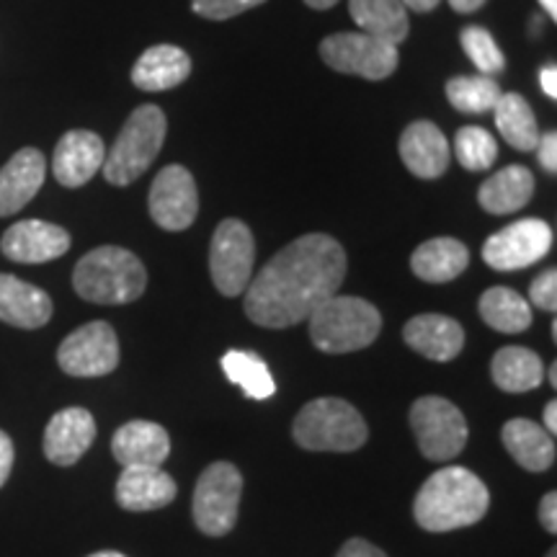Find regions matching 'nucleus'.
Returning <instances> with one entry per match:
<instances>
[{
	"mask_svg": "<svg viewBox=\"0 0 557 557\" xmlns=\"http://www.w3.org/2000/svg\"><path fill=\"white\" fill-rule=\"evenodd\" d=\"M346 278V250L331 235H302L282 248L246 289V315L261 329L308 320Z\"/></svg>",
	"mask_w": 557,
	"mask_h": 557,
	"instance_id": "nucleus-1",
	"label": "nucleus"
},
{
	"mask_svg": "<svg viewBox=\"0 0 557 557\" xmlns=\"http://www.w3.org/2000/svg\"><path fill=\"white\" fill-rule=\"evenodd\" d=\"M491 506L483 480L468 468H442L418 491L413 517L426 532L442 534L478 524Z\"/></svg>",
	"mask_w": 557,
	"mask_h": 557,
	"instance_id": "nucleus-2",
	"label": "nucleus"
},
{
	"mask_svg": "<svg viewBox=\"0 0 557 557\" xmlns=\"http://www.w3.org/2000/svg\"><path fill=\"white\" fill-rule=\"evenodd\" d=\"M73 287L96 305H127L145 295L148 271L127 248L101 246L83 256L73 271Z\"/></svg>",
	"mask_w": 557,
	"mask_h": 557,
	"instance_id": "nucleus-3",
	"label": "nucleus"
},
{
	"mask_svg": "<svg viewBox=\"0 0 557 557\" xmlns=\"http://www.w3.org/2000/svg\"><path fill=\"white\" fill-rule=\"evenodd\" d=\"M308 320L312 344L325 354L361 351L382 331L380 310L361 297L333 295Z\"/></svg>",
	"mask_w": 557,
	"mask_h": 557,
	"instance_id": "nucleus-4",
	"label": "nucleus"
},
{
	"mask_svg": "<svg viewBox=\"0 0 557 557\" xmlns=\"http://www.w3.org/2000/svg\"><path fill=\"white\" fill-rule=\"evenodd\" d=\"M165 132H169V122H165L163 109H158L156 103H145V107L132 111L120 137H116L114 148L103 158L101 171L109 184H135L150 169L152 160L158 158L165 143Z\"/></svg>",
	"mask_w": 557,
	"mask_h": 557,
	"instance_id": "nucleus-5",
	"label": "nucleus"
},
{
	"mask_svg": "<svg viewBox=\"0 0 557 557\" xmlns=\"http://www.w3.org/2000/svg\"><path fill=\"white\" fill-rule=\"evenodd\" d=\"M295 442L310 451H357L367 444V423L351 403L318 398L295 418Z\"/></svg>",
	"mask_w": 557,
	"mask_h": 557,
	"instance_id": "nucleus-6",
	"label": "nucleus"
},
{
	"mask_svg": "<svg viewBox=\"0 0 557 557\" xmlns=\"http://www.w3.org/2000/svg\"><path fill=\"white\" fill-rule=\"evenodd\" d=\"M410 429H413L418 449L431 462H449L468 444V421L455 403L438 395L418 398L410 408Z\"/></svg>",
	"mask_w": 557,
	"mask_h": 557,
	"instance_id": "nucleus-7",
	"label": "nucleus"
},
{
	"mask_svg": "<svg viewBox=\"0 0 557 557\" xmlns=\"http://www.w3.org/2000/svg\"><path fill=\"white\" fill-rule=\"evenodd\" d=\"M243 475L230 462H214L194 487V524L207 537H225L238 521Z\"/></svg>",
	"mask_w": 557,
	"mask_h": 557,
	"instance_id": "nucleus-8",
	"label": "nucleus"
},
{
	"mask_svg": "<svg viewBox=\"0 0 557 557\" xmlns=\"http://www.w3.org/2000/svg\"><path fill=\"white\" fill-rule=\"evenodd\" d=\"M320 58L325 65L364 81H385L398 70V47L361 32L331 34L320 41Z\"/></svg>",
	"mask_w": 557,
	"mask_h": 557,
	"instance_id": "nucleus-9",
	"label": "nucleus"
},
{
	"mask_svg": "<svg viewBox=\"0 0 557 557\" xmlns=\"http://www.w3.org/2000/svg\"><path fill=\"white\" fill-rule=\"evenodd\" d=\"M256 243L246 222L225 220L212 235L209 248V274L220 295L238 297L248 289L253 276Z\"/></svg>",
	"mask_w": 557,
	"mask_h": 557,
	"instance_id": "nucleus-10",
	"label": "nucleus"
},
{
	"mask_svg": "<svg viewBox=\"0 0 557 557\" xmlns=\"http://www.w3.org/2000/svg\"><path fill=\"white\" fill-rule=\"evenodd\" d=\"M58 364L70 377H103L120 364V338L103 320L81 325L60 344Z\"/></svg>",
	"mask_w": 557,
	"mask_h": 557,
	"instance_id": "nucleus-11",
	"label": "nucleus"
},
{
	"mask_svg": "<svg viewBox=\"0 0 557 557\" xmlns=\"http://www.w3.org/2000/svg\"><path fill=\"white\" fill-rule=\"evenodd\" d=\"M553 248V227L542 220H519L485 240L483 261L496 271H519L545 259Z\"/></svg>",
	"mask_w": 557,
	"mask_h": 557,
	"instance_id": "nucleus-12",
	"label": "nucleus"
},
{
	"mask_svg": "<svg viewBox=\"0 0 557 557\" xmlns=\"http://www.w3.org/2000/svg\"><path fill=\"white\" fill-rule=\"evenodd\" d=\"M150 218L169 233H181L191 227L199 212L197 181L184 165H169L152 181L150 186Z\"/></svg>",
	"mask_w": 557,
	"mask_h": 557,
	"instance_id": "nucleus-13",
	"label": "nucleus"
},
{
	"mask_svg": "<svg viewBox=\"0 0 557 557\" xmlns=\"http://www.w3.org/2000/svg\"><path fill=\"white\" fill-rule=\"evenodd\" d=\"M0 250L5 259L16 263H47L60 259L70 250L65 227L45 220H24L5 230Z\"/></svg>",
	"mask_w": 557,
	"mask_h": 557,
	"instance_id": "nucleus-14",
	"label": "nucleus"
},
{
	"mask_svg": "<svg viewBox=\"0 0 557 557\" xmlns=\"http://www.w3.org/2000/svg\"><path fill=\"white\" fill-rule=\"evenodd\" d=\"M103 158H107V148L96 132L73 129L62 135L58 148H54L52 173L62 186L78 189L101 171Z\"/></svg>",
	"mask_w": 557,
	"mask_h": 557,
	"instance_id": "nucleus-15",
	"label": "nucleus"
},
{
	"mask_svg": "<svg viewBox=\"0 0 557 557\" xmlns=\"http://www.w3.org/2000/svg\"><path fill=\"white\" fill-rule=\"evenodd\" d=\"M96 438V421L86 408H65L45 429V455L52 465L70 468L86 455Z\"/></svg>",
	"mask_w": 557,
	"mask_h": 557,
	"instance_id": "nucleus-16",
	"label": "nucleus"
},
{
	"mask_svg": "<svg viewBox=\"0 0 557 557\" xmlns=\"http://www.w3.org/2000/svg\"><path fill=\"white\" fill-rule=\"evenodd\" d=\"M400 158L413 176L442 178L449 169V143L434 122H413L400 137Z\"/></svg>",
	"mask_w": 557,
	"mask_h": 557,
	"instance_id": "nucleus-17",
	"label": "nucleus"
},
{
	"mask_svg": "<svg viewBox=\"0 0 557 557\" xmlns=\"http://www.w3.org/2000/svg\"><path fill=\"white\" fill-rule=\"evenodd\" d=\"M47 176V160L37 148H24L0 169V218H11L37 197Z\"/></svg>",
	"mask_w": 557,
	"mask_h": 557,
	"instance_id": "nucleus-18",
	"label": "nucleus"
},
{
	"mask_svg": "<svg viewBox=\"0 0 557 557\" xmlns=\"http://www.w3.org/2000/svg\"><path fill=\"white\" fill-rule=\"evenodd\" d=\"M111 451L122 468H160L171 455V436L160 423L129 421L111 438Z\"/></svg>",
	"mask_w": 557,
	"mask_h": 557,
	"instance_id": "nucleus-19",
	"label": "nucleus"
},
{
	"mask_svg": "<svg viewBox=\"0 0 557 557\" xmlns=\"http://www.w3.org/2000/svg\"><path fill=\"white\" fill-rule=\"evenodd\" d=\"M403 338L416 354L431 361H451L465 348L462 325L455 318L436 315V312L410 318L403 329Z\"/></svg>",
	"mask_w": 557,
	"mask_h": 557,
	"instance_id": "nucleus-20",
	"label": "nucleus"
},
{
	"mask_svg": "<svg viewBox=\"0 0 557 557\" xmlns=\"http://www.w3.org/2000/svg\"><path fill=\"white\" fill-rule=\"evenodd\" d=\"M52 299L45 289L34 287L13 274H0V320L13 329L34 331L50 323Z\"/></svg>",
	"mask_w": 557,
	"mask_h": 557,
	"instance_id": "nucleus-21",
	"label": "nucleus"
},
{
	"mask_svg": "<svg viewBox=\"0 0 557 557\" xmlns=\"http://www.w3.org/2000/svg\"><path fill=\"white\" fill-rule=\"evenodd\" d=\"M176 498V483L163 468H124L116 483V504L127 511H156Z\"/></svg>",
	"mask_w": 557,
	"mask_h": 557,
	"instance_id": "nucleus-22",
	"label": "nucleus"
},
{
	"mask_svg": "<svg viewBox=\"0 0 557 557\" xmlns=\"http://www.w3.org/2000/svg\"><path fill=\"white\" fill-rule=\"evenodd\" d=\"M191 75V60L181 47L158 45L150 47L132 67V83L139 90L158 94V90H171Z\"/></svg>",
	"mask_w": 557,
	"mask_h": 557,
	"instance_id": "nucleus-23",
	"label": "nucleus"
},
{
	"mask_svg": "<svg viewBox=\"0 0 557 557\" xmlns=\"http://www.w3.org/2000/svg\"><path fill=\"white\" fill-rule=\"evenodd\" d=\"M500 438L508 455L529 472H545L555 465V436L529 418L508 421L500 431Z\"/></svg>",
	"mask_w": 557,
	"mask_h": 557,
	"instance_id": "nucleus-24",
	"label": "nucleus"
},
{
	"mask_svg": "<svg viewBox=\"0 0 557 557\" xmlns=\"http://www.w3.org/2000/svg\"><path fill=\"white\" fill-rule=\"evenodd\" d=\"M470 263V250L455 238H434L421 243L410 256V269L429 284H447L465 274Z\"/></svg>",
	"mask_w": 557,
	"mask_h": 557,
	"instance_id": "nucleus-25",
	"label": "nucleus"
},
{
	"mask_svg": "<svg viewBox=\"0 0 557 557\" xmlns=\"http://www.w3.org/2000/svg\"><path fill=\"white\" fill-rule=\"evenodd\" d=\"M348 13L361 34L398 47L408 37V9L403 0H348Z\"/></svg>",
	"mask_w": 557,
	"mask_h": 557,
	"instance_id": "nucleus-26",
	"label": "nucleus"
},
{
	"mask_svg": "<svg viewBox=\"0 0 557 557\" xmlns=\"http://www.w3.org/2000/svg\"><path fill=\"white\" fill-rule=\"evenodd\" d=\"M534 194V176L524 165H508L480 186V207L491 214H511L529 205Z\"/></svg>",
	"mask_w": 557,
	"mask_h": 557,
	"instance_id": "nucleus-27",
	"label": "nucleus"
},
{
	"mask_svg": "<svg viewBox=\"0 0 557 557\" xmlns=\"http://www.w3.org/2000/svg\"><path fill=\"white\" fill-rule=\"evenodd\" d=\"M491 374L496 387L504 393H529L545 380V364L532 348L504 346L491 361Z\"/></svg>",
	"mask_w": 557,
	"mask_h": 557,
	"instance_id": "nucleus-28",
	"label": "nucleus"
},
{
	"mask_svg": "<svg viewBox=\"0 0 557 557\" xmlns=\"http://www.w3.org/2000/svg\"><path fill=\"white\" fill-rule=\"evenodd\" d=\"M493 111H496V127L500 132V137H504L513 150L529 152L537 148L542 137L537 120H534L532 107H529L519 94H500V99L496 101Z\"/></svg>",
	"mask_w": 557,
	"mask_h": 557,
	"instance_id": "nucleus-29",
	"label": "nucleus"
},
{
	"mask_svg": "<svg viewBox=\"0 0 557 557\" xmlns=\"http://www.w3.org/2000/svg\"><path fill=\"white\" fill-rule=\"evenodd\" d=\"M480 318L498 333H521L532 325V308L519 292L491 287L480 297Z\"/></svg>",
	"mask_w": 557,
	"mask_h": 557,
	"instance_id": "nucleus-30",
	"label": "nucleus"
},
{
	"mask_svg": "<svg viewBox=\"0 0 557 557\" xmlns=\"http://www.w3.org/2000/svg\"><path fill=\"white\" fill-rule=\"evenodd\" d=\"M222 372L253 400H269L276 393V382L271 377L269 364L250 351H238V348L227 351L222 357Z\"/></svg>",
	"mask_w": 557,
	"mask_h": 557,
	"instance_id": "nucleus-31",
	"label": "nucleus"
},
{
	"mask_svg": "<svg viewBox=\"0 0 557 557\" xmlns=\"http://www.w3.org/2000/svg\"><path fill=\"white\" fill-rule=\"evenodd\" d=\"M500 90L496 78L487 75H459L447 83V99L457 111L465 114H485L493 111L500 99Z\"/></svg>",
	"mask_w": 557,
	"mask_h": 557,
	"instance_id": "nucleus-32",
	"label": "nucleus"
},
{
	"mask_svg": "<svg viewBox=\"0 0 557 557\" xmlns=\"http://www.w3.org/2000/svg\"><path fill=\"white\" fill-rule=\"evenodd\" d=\"M455 156L468 171H487L498 158V143L483 127H462L455 137Z\"/></svg>",
	"mask_w": 557,
	"mask_h": 557,
	"instance_id": "nucleus-33",
	"label": "nucleus"
},
{
	"mask_svg": "<svg viewBox=\"0 0 557 557\" xmlns=\"http://www.w3.org/2000/svg\"><path fill=\"white\" fill-rule=\"evenodd\" d=\"M462 50L468 52V58L472 60V65L480 70V75L496 78V75L504 73V52L498 50L496 39H493L491 32H485L483 26H468V29L462 32Z\"/></svg>",
	"mask_w": 557,
	"mask_h": 557,
	"instance_id": "nucleus-34",
	"label": "nucleus"
},
{
	"mask_svg": "<svg viewBox=\"0 0 557 557\" xmlns=\"http://www.w3.org/2000/svg\"><path fill=\"white\" fill-rule=\"evenodd\" d=\"M263 3H267V0H191V9L194 13H199L201 18L227 21Z\"/></svg>",
	"mask_w": 557,
	"mask_h": 557,
	"instance_id": "nucleus-35",
	"label": "nucleus"
},
{
	"mask_svg": "<svg viewBox=\"0 0 557 557\" xmlns=\"http://www.w3.org/2000/svg\"><path fill=\"white\" fill-rule=\"evenodd\" d=\"M529 299H532L534 308L555 312L557 310V271L547 269L534 278L532 287H529Z\"/></svg>",
	"mask_w": 557,
	"mask_h": 557,
	"instance_id": "nucleus-36",
	"label": "nucleus"
},
{
	"mask_svg": "<svg viewBox=\"0 0 557 557\" xmlns=\"http://www.w3.org/2000/svg\"><path fill=\"white\" fill-rule=\"evenodd\" d=\"M534 150H537L542 169H545L547 173H555L557 171V135L553 129H549L547 135L540 137L537 148Z\"/></svg>",
	"mask_w": 557,
	"mask_h": 557,
	"instance_id": "nucleus-37",
	"label": "nucleus"
},
{
	"mask_svg": "<svg viewBox=\"0 0 557 557\" xmlns=\"http://www.w3.org/2000/svg\"><path fill=\"white\" fill-rule=\"evenodd\" d=\"M336 557H387L385 553H382L380 547H374L372 542L361 540V537H354L348 540L344 547L338 549Z\"/></svg>",
	"mask_w": 557,
	"mask_h": 557,
	"instance_id": "nucleus-38",
	"label": "nucleus"
},
{
	"mask_svg": "<svg viewBox=\"0 0 557 557\" xmlns=\"http://www.w3.org/2000/svg\"><path fill=\"white\" fill-rule=\"evenodd\" d=\"M540 521L545 527V532L555 534L557 532V493L549 491L540 504Z\"/></svg>",
	"mask_w": 557,
	"mask_h": 557,
	"instance_id": "nucleus-39",
	"label": "nucleus"
},
{
	"mask_svg": "<svg viewBox=\"0 0 557 557\" xmlns=\"http://www.w3.org/2000/svg\"><path fill=\"white\" fill-rule=\"evenodd\" d=\"M11 470H13V442L9 434H3V431H0V487L5 485Z\"/></svg>",
	"mask_w": 557,
	"mask_h": 557,
	"instance_id": "nucleus-40",
	"label": "nucleus"
},
{
	"mask_svg": "<svg viewBox=\"0 0 557 557\" xmlns=\"http://www.w3.org/2000/svg\"><path fill=\"white\" fill-rule=\"evenodd\" d=\"M540 86L549 96V99H557V67L555 65H547L545 70H542Z\"/></svg>",
	"mask_w": 557,
	"mask_h": 557,
	"instance_id": "nucleus-41",
	"label": "nucleus"
},
{
	"mask_svg": "<svg viewBox=\"0 0 557 557\" xmlns=\"http://www.w3.org/2000/svg\"><path fill=\"white\" fill-rule=\"evenodd\" d=\"M449 5L457 13H475L485 5V0H449Z\"/></svg>",
	"mask_w": 557,
	"mask_h": 557,
	"instance_id": "nucleus-42",
	"label": "nucleus"
},
{
	"mask_svg": "<svg viewBox=\"0 0 557 557\" xmlns=\"http://www.w3.org/2000/svg\"><path fill=\"white\" fill-rule=\"evenodd\" d=\"M542 418H545V431H547V434L555 436V431H557V403L555 400L547 403Z\"/></svg>",
	"mask_w": 557,
	"mask_h": 557,
	"instance_id": "nucleus-43",
	"label": "nucleus"
},
{
	"mask_svg": "<svg viewBox=\"0 0 557 557\" xmlns=\"http://www.w3.org/2000/svg\"><path fill=\"white\" fill-rule=\"evenodd\" d=\"M438 3H442V0H403V5H406V9H410V11H416V13L434 11Z\"/></svg>",
	"mask_w": 557,
	"mask_h": 557,
	"instance_id": "nucleus-44",
	"label": "nucleus"
},
{
	"mask_svg": "<svg viewBox=\"0 0 557 557\" xmlns=\"http://www.w3.org/2000/svg\"><path fill=\"white\" fill-rule=\"evenodd\" d=\"M305 3H308L310 9H315V11H325V9H333L338 0H305Z\"/></svg>",
	"mask_w": 557,
	"mask_h": 557,
	"instance_id": "nucleus-45",
	"label": "nucleus"
},
{
	"mask_svg": "<svg viewBox=\"0 0 557 557\" xmlns=\"http://www.w3.org/2000/svg\"><path fill=\"white\" fill-rule=\"evenodd\" d=\"M540 5L545 9L549 18H557V0H540Z\"/></svg>",
	"mask_w": 557,
	"mask_h": 557,
	"instance_id": "nucleus-46",
	"label": "nucleus"
},
{
	"mask_svg": "<svg viewBox=\"0 0 557 557\" xmlns=\"http://www.w3.org/2000/svg\"><path fill=\"white\" fill-rule=\"evenodd\" d=\"M88 557H127V555L114 553V549H103V553H94V555H88Z\"/></svg>",
	"mask_w": 557,
	"mask_h": 557,
	"instance_id": "nucleus-47",
	"label": "nucleus"
},
{
	"mask_svg": "<svg viewBox=\"0 0 557 557\" xmlns=\"http://www.w3.org/2000/svg\"><path fill=\"white\" fill-rule=\"evenodd\" d=\"M549 385L557 387V364L549 367Z\"/></svg>",
	"mask_w": 557,
	"mask_h": 557,
	"instance_id": "nucleus-48",
	"label": "nucleus"
},
{
	"mask_svg": "<svg viewBox=\"0 0 557 557\" xmlns=\"http://www.w3.org/2000/svg\"><path fill=\"white\" fill-rule=\"evenodd\" d=\"M545 557H557V553H555V549H549V553H547Z\"/></svg>",
	"mask_w": 557,
	"mask_h": 557,
	"instance_id": "nucleus-49",
	"label": "nucleus"
}]
</instances>
